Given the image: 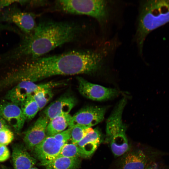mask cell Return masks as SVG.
Segmentation results:
<instances>
[{
    "label": "cell",
    "instance_id": "cell-2",
    "mask_svg": "<svg viewBox=\"0 0 169 169\" xmlns=\"http://www.w3.org/2000/svg\"><path fill=\"white\" fill-rule=\"evenodd\" d=\"M81 30L80 26L73 22L41 20L22 45V54L36 59L59 46L75 40Z\"/></svg>",
    "mask_w": 169,
    "mask_h": 169
},
{
    "label": "cell",
    "instance_id": "cell-22",
    "mask_svg": "<svg viewBox=\"0 0 169 169\" xmlns=\"http://www.w3.org/2000/svg\"><path fill=\"white\" fill-rule=\"evenodd\" d=\"M93 129L82 126H76L71 128V138L72 144L77 145L79 142Z\"/></svg>",
    "mask_w": 169,
    "mask_h": 169
},
{
    "label": "cell",
    "instance_id": "cell-27",
    "mask_svg": "<svg viewBox=\"0 0 169 169\" xmlns=\"http://www.w3.org/2000/svg\"><path fill=\"white\" fill-rule=\"evenodd\" d=\"M14 1H0V9L13 3Z\"/></svg>",
    "mask_w": 169,
    "mask_h": 169
},
{
    "label": "cell",
    "instance_id": "cell-20",
    "mask_svg": "<svg viewBox=\"0 0 169 169\" xmlns=\"http://www.w3.org/2000/svg\"><path fill=\"white\" fill-rule=\"evenodd\" d=\"M85 158L81 150L77 145L72 143L64 144L62 147L57 157Z\"/></svg>",
    "mask_w": 169,
    "mask_h": 169
},
{
    "label": "cell",
    "instance_id": "cell-4",
    "mask_svg": "<svg viewBox=\"0 0 169 169\" xmlns=\"http://www.w3.org/2000/svg\"><path fill=\"white\" fill-rule=\"evenodd\" d=\"M127 100L123 98L115 106L106 121L104 141L110 145L115 157L121 156L131 149L126 136V127L122 115Z\"/></svg>",
    "mask_w": 169,
    "mask_h": 169
},
{
    "label": "cell",
    "instance_id": "cell-11",
    "mask_svg": "<svg viewBox=\"0 0 169 169\" xmlns=\"http://www.w3.org/2000/svg\"><path fill=\"white\" fill-rule=\"evenodd\" d=\"M5 21L13 23L24 33H30L36 27L35 18L30 13L11 9L4 13L2 18Z\"/></svg>",
    "mask_w": 169,
    "mask_h": 169
},
{
    "label": "cell",
    "instance_id": "cell-26",
    "mask_svg": "<svg viewBox=\"0 0 169 169\" xmlns=\"http://www.w3.org/2000/svg\"><path fill=\"white\" fill-rule=\"evenodd\" d=\"M145 169H165L157 163L150 162Z\"/></svg>",
    "mask_w": 169,
    "mask_h": 169
},
{
    "label": "cell",
    "instance_id": "cell-24",
    "mask_svg": "<svg viewBox=\"0 0 169 169\" xmlns=\"http://www.w3.org/2000/svg\"><path fill=\"white\" fill-rule=\"evenodd\" d=\"M71 128H69L53 136L59 141L65 144L71 138Z\"/></svg>",
    "mask_w": 169,
    "mask_h": 169
},
{
    "label": "cell",
    "instance_id": "cell-30",
    "mask_svg": "<svg viewBox=\"0 0 169 169\" xmlns=\"http://www.w3.org/2000/svg\"><path fill=\"white\" fill-rule=\"evenodd\" d=\"M29 169H39L37 168V167H34L33 166V167H31V168H30Z\"/></svg>",
    "mask_w": 169,
    "mask_h": 169
},
{
    "label": "cell",
    "instance_id": "cell-28",
    "mask_svg": "<svg viewBox=\"0 0 169 169\" xmlns=\"http://www.w3.org/2000/svg\"><path fill=\"white\" fill-rule=\"evenodd\" d=\"M8 127L9 126L6 122L0 116V131L2 129Z\"/></svg>",
    "mask_w": 169,
    "mask_h": 169
},
{
    "label": "cell",
    "instance_id": "cell-29",
    "mask_svg": "<svg viewBox=\"0 0 169 169\" xmlns=\"http://www.w3.org/2000/svg\"><path fill=\"white\" fill-rule=\"evenodd\" d=\"M1 169H8V168L4 166H2V167H1Z\"/></svg>",
    "mask_w": 169,
    "mask_h": 169
},
{
    "label": "cell",
    "instance_id": "cell-9",
    "mask_svg": "<svg viewBox=\"0 0 169 169\" xmlns=\"http://www.w3.org/2000/svg\"><path fill=\"white\" fill-rule=\"evenodd\" d=\"M64 144L53 136H47L33 150L40 165L46 166L57 157Z\"/></svg>",
    "mask_w": 169,
    "mask_h": 169
},
{
    "label": "cell",
    "instance_id": "cell-25",
    "mask_svg": "<svg viewBox=\"0 0 169 169\" xmlns=\"http://www.w3.org/2000/svg\"><path fill=\"white\" fill-rule=\"evenodd\" d=\"M10 153L6 146L0 144V162L7 160L10 157Z\"/></svg>",
    "mask_w": 169,
    "mask_h": 169
},
{
    "label": "cell",
    "instance_id": "cell-6",
    "mask_svg": "<svg viewBox=\"0 0 169 169\" xmlns=\"http://www.w3.org/2000/svg\"><path fill=\"white\" fill-rule=\"evenodd\" d=\"M59 82H49L36 84L34 82L24 80L18 83L9 90L5 96V99L19 106L21 104L29 95L43 90L52 89L60 86Z\"/></svg>",
    "mask_w": 169,
    "mask_h": 169
},
{
    "label": "cell",
    "instance_id": "cell-17",
    "mask_svg": "<svg viewBox=\"0 0 169 169\" xmlns=\"http://www.w3.org/2000/svg\"><path fill=\"white\" fill-rule=\"evenodd\" d=\"M72 117L69 114H62L49 120L46 131L47 136H53L65 130L69 126Z\"/></svg>",
    "mask_w": 169,
    "mask_h": 169
},
{
    "label": "cell",
    "instance_id": "cell-5",
    "mask_svg": "<svg viewBox=\"0 0 169 169\" xmlns=\"http://www.w3.org/2000/svg\"><path fill=\"white\" fill-rule=\"evenodd\" d=\"M56 3L63 11L91 17L95 18L102 27L106 25L109 18V7L105 0H59L57 1Z\"/></svg>",
    "mask_w": 169,
    "mask_h": 169
},
{
    "label": "cell",
    "instance_id": "cell-21",
    "mask_svg": "<svg viewBox=\"0 0 169 169\" xmlns=\"http://www.w3.org/2000/svg\"><path fill=\"white\" fill-rule=\"evenodd\" d=\"M53 95L52 89L43 90L34 93L33 96L38 106L41 110L49 102Z\"/></svg>",
    "mask_w": 169,
    "mask_h": 169
},
{
    "label": "cell",
    "instance_id": "cell-7",
    "mask_svg": "<svg viewBox=\"0 0 169 169\" xmlns=\"http://www.w3.org/2000/svg\"><path fill=\"white\" fill-rule=\"evenodd\" d=\"M105 107L89 106L82 108L72 116L69 128L82 126L90 128L101 122L106 111Z\"/></svg>",
    "mask_w": 169,
    "mask_h": 169
},
{
    "label": "cell",
    "instance_id": "cell-19",
    "mask_svg": "<svg viewBox=\"0 0 169 169\" xmlns=\"http://www.w3.org/2000/svg\"><path fill=\"white\" fill-rule=\"evenodd\" d=\"M20 106L26 119L28 120L33 119L39 110L38 105L34 100L33 95L28 96Z\"/></svg>",
    "mask_w": 169,
    "mask_h": 169
},
{
    "label": "cell",
    "instance_id": "cell-18",
    "mask_svg": "<svg viewBox=\"0 0 169 169\" xmlns=\"http://www.w3.org/2000/svg\"><path fill=\"white\" fill-rule=\"evenodd\" d=\"M80 164L79 158L60 156L46 166L45 169H76Z\"/></svg>",
    "mask_w": 169,
    "mask_h": 169
},
{
    "label": "cell",
    "instance_id": "cell-10",
    "mask_svg": "<svg viewBox=\"0 0 169 169\" xmlns=\"http://www.w3.org/2000/svg\"><path fill=\"white\" fill-rule=\"evenodd\" d=\"M0 116L17 133L21 131L26 120L20 106L7 100L0 102Z\"/></svg>",
    "mask_w": 169,
    "mask_h": 169
},
{
    "label": "cell",
    "instance_id": "cell-12",
    "mask_svg": "<svg viewBox=\"0 0 169 169\" xmlns=\"http://www.w3.org/2000/svg\"><path fill=\"white\" fill-rule=\"evenodd\" d=\"M49 120L44 115L40 116L25 133L23 141L26 147L33 150L46 137V131Z\"/></svg>",
    "mask_w": 169,
    "mask_h": 169
},
{
    "label": "cell",
    "instance_id": "cell-3",
    "mask_svg": "<svg viewBox=\"0 0 169 169\" xmlns=\"http://www.w3.org/2000/svg\"><path fill=\"white\" fill-rule=\"evenodd\" d=\"M169 22V0H147L140 3L135 40L140 54L147 35Z\"/></svg>",
    "mask_w": 169,
    "mask_h": 169
},
{
    "label": "cell",
    "instance_id": "cell-8",
    "mask_svg": "<svg viewBox=\"0 0 169 169\" xmlns=\"http://www.w3.org/2000/svg\"><path fill=\"white\" fill-rule=\"evenodd\" d=\"M78 90L84 97L97 101L106 100L118 94L115 89L107 88L100 85L91 83L80 77H78Z\"/></svg>",
    "mask_w": 169,
    "mask_h": 169
},
{
    "label": "cell",
    "instance_id": "cell-16",
    "mask_svg": "<svg viewBox=\"0 0 169 169\" xmlns=\"http://www.w3.org/2000/svg\"><path fill=\"white\" fill-rule=\"evenodd\" d=\"M12 161L13 169H29L36 162L22 145L16 144L12 149Z\"/></svg>",
    "mask_w": 169,
    "mask_h": 169
},
{
    "label": "cell",
    "instance_id": "cell-13",
    "mask_svg": "<svg viewBox=\"0 0 169 169\" xmlns=\"http://www.w3.org/2000/svg\"><path fill=\"white\" fill-rule=\"evenodd\" d=\"M77 103L72 95L65 94L50 104L44 110V115L49 120L62 114H68Z\"/></svg>",
    "mask_w": 169,
    "mask_h": 169
},
{
    "label": "cell",
    "instance_id": "cell-14",
    "mask_svg": "<svg viewBox=\"0 0 169 169\" xmlns=\"http://www.w3.org/2000/svg\"><path fill=\"white\" fill-rule=\"evenodd\" d=\"M119 169H145L150 163L148 156L142 149H131L121 156Z\"/></svg>",
    "mask_w": 169,
    "mask_h": 169
},
{
    "label": "cell",
    "instance_id": "cell-1",
    "mask_svg": "<svg viewBox=\"0 0 169 169\" xmlns=\"http://www.w3.org/2000/svg\"><path fill=\"white\" fill-rule=\"evenodd\" d=\"M34 60L23 73L25 80L33 82L57 75L95 73L101 67L104 57L98 52L74 51Z\"/></svg>",
    "mask_w": 169,
    "mask_h": 169
},
{
    "label": "cell",
    "instance_id": "cell-23",
    "mask_svg": "<svg viewBox=\"0 0 169 169\" xmlns=\"http://www.w3.org/2000/svg\"><path fill=\"white\" fill-rule=\"evenodd\" d=\"M14 138V134L9 127L0 131V144L6 146L12 142Z\"/></svg>",
    "mask_w": 169,
    "mask_h": 169
},
{
    "label": "cell",
    "instance_id": "cell-15",
    "mask_svg": "<svg viewBox=\"0 0 169 169\" xmlns=\"http://www.w3.org/2000/svg\"><path fill=\"white\" fill-rule=\"evenodd\" d=\"M104 141L100 130L96 128L88 133L77 145L81 150L86 158L90 157L95 152L99 145Z\"/></svg>",
    "mask_w": 169,
    "mask_h": 169
}]
</instances>
